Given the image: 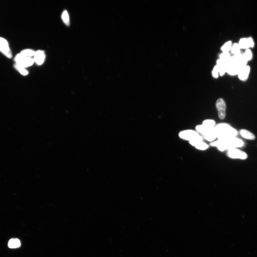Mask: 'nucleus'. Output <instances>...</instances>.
I'll return each mask as SVG.
<instances>
[{"instance_id": "f257e3e1", "label": "nucleus", "mask_w": 257, "mask_h": 257, "mask_svg": "<svg viewBox=\"0 0 257 257\" xmlns=\"http://www.w3.org/2000/svg\"><path fill=\"white\" fill-rule=\"evenodd\" d=\"M244 144L243 142L241 139L234 137L225 139H218L217 141L210 142V146L216 147L220 151H224L241 147Z\"/></svg>"}, {"instance_id": "f03ea898", "label": "nucleus", "mask_w": 257, "mask_h": 257, "mask_svg": "<svg viewBox=\"0 0 257 257\" xmlns=\"http://www.w3.org/2000/svg\"><path fill=\"white\" fill-rule=\"evenodd\" d=\"M217 138L218 139H225L236 137L237 132L228 124L221 123L218 124L215 127Z\"/></svg>"}, {"instance_id": "7ed1b4c3", "label": "nucleus", "mask_w": 257, "mask_h": 257, "mask_svg": "<svg viewBox=\"0 0 257 257\" xmlns=\"http://www.w3.org/2000/svg\"><path fill=\"white\" fill-rule=\"evenodd\" d=\"M14 60L15 64L25 68L32 66L34 62V59L32 58L25 57L20 53L15 56Z\"/></svg>"}, {"instance_id": "20e7f679", "label": "nucleus", "mask_w": 257, "mask_h": 257, "mask_svg": "<svg viewBox=\"0 0 257 257\" xmlns=\"http://www.w3.org/2000/svg\"><path fill=\"white\" fill-rule=\"evenodd\" d=\"M178 135L180 139L189 142L199 137L200 135L195 130L187 129L180 131Z\"/></svg>"}, {"instance_id": "39448f33", "label": "nucleus", "mask_w": 257, "mask_h": 257, "mask_svg": "<svg viewBox=\"0 0 257 257\" xmlns=\"http://www.w3.org/2000/svg\"><path fill=\"white\" fill-rule=\"evenodd\" d=\"M215 105L218 112V117L220 119H224L226 115V105L225 101L223 99L219 98L216 101Z\"/></svg>"}, {"instance_id": "423d86ee", "label": "nucleus", "mask_w": 257, "mask_h": 257, "mask_svg": "<svg viewBox=\"0 0 257 257\" xmlns=\"http://www.w3.org/2000/svg\"><path fill=\"white\" fill-rule=\"evenodd\" d=\"M0 51L9 59L12 57V53L7 40L2 37H0Z\"/></svg>"}, {"instance_id": "0eeeda50", "label": "nucleus", "mask_w": 257, "mask_h": 257, "mask_svg": "<svg viewBox=\"0 0 257 257\" xmlns=\"http://www.w3.org/2000/svg\"><path fill=\"white\" fill-rule=\"evenodd\" d=\"M227 155L232 159H239L242 160L247 159L248 155L247 153L236 148L230 149L227 152Z\"/></svg>"}, {"instance_id": "6e6552de", "label": "nucleus", "mask_w": 257, "mask_h": 257, "mask_svg": "<svg viewBox=\"0 0 257 257\" xmlns=\"http://www.w3.org/2000/svg\"><path fill=\"white\" fill-rule=\"evenodd\" d=\"M238 44L240 49H247L254 47V43L252 38H243L240 40Z\"/></svg>"}, {"instance_id": "1a4fd4ad", "label": "nucleus", "mask_w": 257, "mask_h": 257, "mask_svg": "<svg viewBox=\"0 0 257 257\" xmlns=\"http://www.w3.org/2000/svg\"><path fill=\"white\" fill-rule=\"evenodd\" d=\"M243 68L237 64L230 63L226 66V72L231 75H238Z\"/></svg>"}, {"instance_id": "9d476101", "label": "nucleus", "mask_w": 257, "mask_h": 257, "mask_svg": "<svg viewBox=\"0 0 257 257\" xmlns=\"http://www.w3.org/2000/svg\"><path fill=\"white\" fill-rule=\"evenodd\" d=\"M34 57V62L38 65H41L44 61L45 56L44 51L38 50L36 51Z\"/></svg>"}, {"instance_id": "9b49d317", "label": "nucleus", "mask_w": 257, "mask_h": 257, "mask_svg": "<svg viewBox=\"0 0 257 257\" xmlns=\"http://www.w3.org/2000/svg\"><path fill=\"white\" fill-rule=\"evenodd\" d=\"M250 68L249 66H246L241 69L238 75L241 81H245L248 79L250 72Z\"/></svg>"}, {"instance_id": "f8f14e48", "label": "nucleus", "mask_w": 257, "mask_h": 257, "mask_svg": "<svg viewBox=\"0 0 257 257\" xmlns=\"http://www.w3.org/2000/svg\"><path fill=\"white\" fill-rule=\"evenodd\" d=\"M213 128H208L203 125L202 124L198 125L195 127V130L199 134L203 136L206 135V134L209 132L211 129Z\"/></svg>"}, {"instance_id": "ddd939ff", "label": "nucleus", "mask_w": 257, "mask_h": 257, "mask_svg": "<svg viewBox=\"0 0 257 257\" xmlns=\"http://www.w3.org/2000/svg\"><path fill=\"white\" fill-rule=\"evenodd\" d=\"M205 139L209 142H214V140L217 138V134L215 132V127L207 133L204 136Z\"/></svg>"}, {"instance_id": "4468645a", "label": "nucleus", "mask_w": 257, "mask_h": 257, "mask_svg": "<svg viewBox=\"0 0 257 257\" xmlns=\"http://www.w3.org/2000/svg\"><path fill=\"white\" fill-rule=\"evenodd\" d=\"M240 135L245 139L253 140L255 139V137L251 132L245 129H241L240 131Z\"/></svg>"}, {"instance_id": "2eb2a0df", "label": "nucleus", "mask_w": 257, "mask_h": 257, "mask_svg": "<svg viewBox=\"0 0 257 257\" xmlns=\"http://www.w3.org/2000/svg\"><path fill=\"white\" fill-rule=\"evenodd\" d=\"M21 245V242L18 239H11L8 243V247L11 249L19 248Z\"/></svg>"}, {"instance_id": "dca6fc26", "label": "nucleus", "mask_w": 257, "mask_h": 257, "mask_svg": "<svg viewBox=\"0 0 257 257\" xmlns=\"http://www.w3.org/2000/svg\"><path fill=\"white\" fill-rule=\"evenodd\" d=\"M36 51L33 50L25 49L21 51L20 54L23 56L31 58L35 55Z\"/></svg>"}, {"instance_id": "f3484780", "label": "nucleus", "mask_w": 257, "mask_h": 257, "mask_svg": "<svg viewBox=\"0 0 257 257\" xmlns=\"http://www.w3.org/2000/svg\"><path fill=\"white\" fill-rule=\"evenodd\" d=\"M208 128H213L216 126V122L214 120L210 119L205 120L202 124Z\"/></svg>"}, {"instance_id": "a211bd4d", "label": "nucleus", "mask_w": 257, "mask_h": 257, "mask_svg": "<svg viewBox=\"0 0 257 257\" xmlns=\"http://www.w3.org/2000/svg\"><path fill=\"white\" fill-rule=\"evenodd\" d=\"M195 147L198 149L204 150L208 149L209 148V146L208 144L202 141L198 142Z\"/></svg>"}, {"instance_id": "6ab92c4d", "label": "nucleus", "mask_w": 257, "mask_h": 257, "mask_svg": "<svg viewBox=\"0 0 257 257\" xmlns=\"http://www.w3.org/2000/svg\"><path fill=\"white\" fill-rule=\"evenodd\" d=\"M62 18L64 23L67 25H69L70 24V17L66 10L64 11L62 15Z\"/></svg>"}, {"instance_id": "aec40b11", "label": "nucleus", "mask_w": 257, "mask_h": 257, "mask_svg": "<svg viewBox=\"0 0 257 257\" xmlns=\"http://www.w3.org/2000/svg\"><path fill=\"white\" fill-rule=\"evenodd\" d=\"M232 46V42L229 41L226 42L221 47V49L223 52L229 53L231 51Z\"/></svg>"}, {"instance_id": "412c9836", "label": "nucleus", "mask_w": 257, "mask_h": 257, "mask_svg": "<svg viewBox=\"0 0 257 257\" xmlns=\"http://www.w3.org/2000/svg\"><path fill=\"white\" fill-rule=\"evenodd\" d=\"M14 67L17 71L24 76H26L28 74V72L26 70L25 68L22 67L21 66L15 64L14 65Z\"/></svg>"}, {"instance_id": "4be33fe9", "label": "nucleus", "mask_w": 257, "mask_h": 257, "mask_svg": "<svg viewBox=\"0 0 257 257\" xmlns=\"http://www.w3.org/2000/svg\"><path fill=\"white\" fill-rule=\"evenodd\" d=\"M240 47L239 44H237V43H235V44L232 45V48L231 49V52L234 55H236V54L240 53Z\"/></svg>"}, {"instance_id": "5701e85b", "label": "nucleus", "mask_w": 257, "mask_h": 257, "mask_svg": "<svg viewBox=\"0 0 257 257\" xmlns=\"http://www.w3.org/2000/svg\"><path fill=\"white\" fill-rule=\"evenodd\" d=\"M243 56L247 62L251 60L252 58V54L251 51L249 49H246L245 52L243 54Z\"/></svg>"}, {"instance_id": "b1692460", "label": "nucleus", "mask_w": 257, "mask_h": 257, "mask_svg": "<svg viewBox=\"0 0 257 257\" xmlns=\"http://www.w3.org/2000/svg\"><path fill=\"white\" fill-rule=\"evenodd\" d=\"M213 77L215 78H217L219 75V67L217 65L215 66L212 71Z\"/></svg>"}]
</instances>
